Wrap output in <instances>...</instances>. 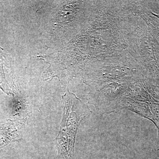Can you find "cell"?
I'll return each mask as SVG.
<instances>
[{
  "instance_id": "obj_1",
  "label": "cell",
  "mask_w": 159,
  "mask_h": 159,
  "mask_svg": "<svg viewBox=\"0 0 159 159\" xmlns=\"http://www.w3.org/2000/svg\"><path fill=\"white\" fill-rule=\"evenodd\" d=\"M63 113L57 139L58 159H74L75 138L80 122L89 113V108L68 89L62 96Z\"/></svg>"
},
{
  "instance_id": "obj_3",
  "label": "cell",
  "mask_w": 159,
  "mask_h": 159,
  "mask_svg": "<svg viewBox=\"0 0 159 159\" xmlns=\"http://www.w3.org/2000/svg\"><path fill=\"white\" fill-rule=\"evenodd\" d=\"M18 124L13 120H6L0 123V149L20 139Z\"/></svg>"
},
{
  "instance_id": "obj_2",
  "label": "cell",
  "mask_w": 159,
  "mask_h": 159,
  "mask_svg": "<svg viewBox=\"0 0 159 159\" xmlns=\"http://www.w3.org/2000/svg\"><path fill=\"white\" fill-rule=\"evenodd\" d=\"M0 89L7 95L14 96L16 88L11 72V62L0 46Z\"/></svg>"
}]
</instances>
